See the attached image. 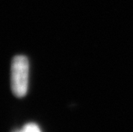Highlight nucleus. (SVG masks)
Here are the masks:
<instances>
[{"instance_id": "f257e3e1", "label": "nucleus", "mask_w": 133, "mask_h": 132, "mask_svg": "<svg viewBox=\"0 0 133 132\" xmlns=\"http://www.w3.org/2000/svg\"><path fill=\"white\" fill-rule=\"evenodd\" d=\"M29 64L26 57L16 56L11 64V88L17 97H23L27 94L29 86Z\"/></svg>"}, {"instance_id": "f03ea898", "label": "nucleus", "mask_w": 133, "mask_h": 132, "mask_svg": "<svg viewBox=\"0 0 133 132\" xmlns=\"http://www.w3.org/2000/svg\"><path fill=\"white\" fill-rule=\"evenodd\" d=\"M21 132H41L39 128L35 123H29L23 127Z\"/></svg>"}, {"instance_id": "7ed1b4c3", "label": "nucleus", "mask_w": 133, "mask_h": 132, "mask_svg": "<svg viewBox=\"0 0 133 132\" xmlns=\"http://www.w3.org/2000/svg\"><path fill=\"white\" fill-rule=\"evenodd\" d=\"M16 132H21V130H19V131H16Z\"/></svg>"}]
</instances>
